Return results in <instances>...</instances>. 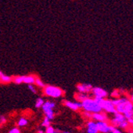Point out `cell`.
Listing matches in <instances>:
<instances>
[{
	"label": "cell",
	"instance_id": "cell-15",
	"mask_svg": "<svg viewBox=\"0 0 133 133\" xmlns=\"http://www.w3.org/2000/svg\"><path fill=\"white\" fill-rule=\"evenodd\" d=\"M55 107V104L54 102H50V101H46V102H44L43 105L42 106V109L43 108H53Z\"/></svg>",
	"mask_w": 133,
	"mask_h": 133
},
{
	"label": "cell",
	"instance_id": "cell-31",
	"mask_svg": "<svg viewBox=\"0 0 133 133\" xmlns=\"http://www.w3.org/2000/svg\"><path fill=\"white\" fill-rule=\"evenodd\" d=\"M129 132L130 133H133V130L132 129H129Z\"/></svg>",
	"mask_w": 133,
	"mask_h": 133
},
{
	"label": "cell",
	"instance_id": "cell-29",
	"mask_svg": "<svg viewBox=\"0 0 133 133\" xmlns=\"http://www.w3.org/2000/svg\"><path fill=\"white\" fill-rule=\"evenodd\" d=\"M112 132H113V133H124L123 131H121L119 129H118V128H116L114 129V131H113Z\"/></svg>",
	"mask_w": 133,
	"mask_h": 133
},
{
	"label": "cell",
	"instance_id": "cell-9",
	"mask_svg": "<svg viewBox=\"0 0 133 133\" xmlns=\"http://www.w3.org/2000/svg\"><path fill=\"white\" fill-rule=\"evenodd\" d=\"M92 119L96 120V121H106L108 119V116L104 113L101 112H96L92 114Z\"/></svg>",
	"mask_w": 133,
	"mask_h": 133
},
{
	"label": "cell",
	"instance_id": "cell-8",
	"mask_svg": "<svg viewBox=\"0 0 133 133\" xmlns=\"http://www.w3.org/2000/svg\"><path fill=\"white\" fill-rule=\"evenodd\" d=\"M77 89L80 92L86 93V92H89L92 90V86L89 84H77Z\"/></svg>",
	"mask_w": 133,
	"mask_h": 133
},
{
	"label": "cell",
	"instance_id": "cell-3",
	"mask_svg": "<svg viewBox=\"0 0 133 133\" xmlns=\"http://www.w3.org/2000/svg\"><path fill=\"white\" fill-rule=\"evenodd\" d=\"M114 116L111 119V124L113 125L115 128H119V129H128L129 124L125 116L119 112H116L113 114Z\"/></svg>",
	"mask_w": 133,
	"mask_h": 133
},
{
	"label": "cell",
	"instance_id": "cell-24",
	"mask_svg": "<svg viewBox=\"0 0 133 133\" xmlns=\"http://www.w3.org/2000/svg\"><path fill=\"white\" fill-rule=\"evenodd\" d=\"M54 131V128H52L51 126H49V127H47V128H46L45 133H53Z\"/></svg>",
	"mask_w": 133,
	"mask_h": 133
},
{
	"label": "cell",
	"instance_id": "cell-22",
	"mask_svg": "<svg viewBox=\"0 0 133 133\" xmlns=\"http://www.w3.org/2000/svg\"><path fill=\"white\" fill-rule=\"evenodd\" d=\"M111 96H112V97H114V98H117L118 96H119V91H118L117 89H116V90H114V91L112 92Z\"/></svg>",
	"mask_w": 133,
	"mask_h": 133
},
{
	"label": "cell",
	"instance_id": "cell-33",
	"mask_svg": "<svg viewBox=\"0 0 133 133\" xmlns=\"http://www.w3.org/2000/svg\"><path fill=\"white\" fill-rule=\"evenodd\" d=\"M2 74H2V72H1V71H0V77H1Z\"/></svg>",
	"mask_w": 133,
	"mask_h": 133
},
{
	"label": "cell",
	"instance_id": "cell-20",
	"mask_svg": "<svg viewBox=\"0 0 133 133\" xmlns=\"http://www.w3.org/2000/svg\"><path fill=\"white\" fill-rule=\"evenodd\" d=\"M43 104H44V101L42 98H38L37 101H36L35 106H36V108H40L43 105Z\"/></svg>",
	"mask_w": 133,
	"mask_h": 133
},
{
	"label": "cell",
	"instance_id": "cell-6",
	"mask_svg": "<svg viewBox=\"0 0 133 133\" xmlns=\"http://www.w3.org/2000/svg\"><path fill=\"white\" fill-rule=\"evenodd\" d=\"M96 127H97L98 132L101 133H108L113 131L116 128L113 125L108 124L106 121H97L96 123Z\"/></svg>",
	"mask_w": 133,
	"mask_h": 133
},
{
	"label": "cell",
	"instance_id": "cell-23",
	"mask_svg": "<svg viewBox=\"0 0 133 133\" xmlns=\"http://www.w3.org/2000/svg\"><path fill=\"white\" fill-rule=\"evenodd\" d=\"M127 120H128V122L129 125L133 126V111H132V112H131V117H130V118H128V119H127Z\"/></svg>",
	"mask_w": 133,
	"mask_h": 133
},
{
	"label": "cell",
	"instance_id": "cell-13",
	"mask_svg": "<svg viewBox=\"0 0 133 133\" xmlns=\"http://www.w3.org/2000/svg\"><path fill=\"white\" fill-rule=\"evenodd\" d=\"M43 111L45 114V117L49 119H52L54 118V112L52 108H43Z\"/></svg>",
	"mask_w": 133,
	"mask_h": 133
},
{
	"label": "cell",
	"instance_id": "cell-5",
	"mask_svg": "<svg viewBox=\"0 0 133 133\" xmlns=\"http://www.w3.org/2000/svg\"><path fill=\"white\" fill-rule=\"evenodd\" d=\"M100 105L102 108V110H104L106 112L110 113V114H115L116 112V108L113 105L112 102L111 100H107V99H103V101L101 102Z\"/></svg>",
	"mask_w": 133,
	"mask_h": 133
},
{
	"label": "cell",
	"instance_id": "cell-12",
	"mask_svg": "<svg viewBox=\"0 0 133 133\" xmlns=\"http://www.w3.org/2000/svg\"><path fill=\"white\" fill-rule=\"evenodd\" d=\"M35 77L34 76H23V83H26L28 84H34Z\"/></svg>",
	"mask_w": 133,
	"mask_h": 133
},
{
	"label": "cell",
	"instance_id": "cell-14",
	"mask_svg": "<svg viewBox=\"0 0 133 133\" xmlns=\"http://www.w3.org/2000/svg\"><path fill=\"white\" fill-rule=\"evenodd\" d=\"M11 81H12V78H11V77H10V76H7V75L2 74L1 77H0V81H2V82H3V83H4V84L10 83Z\"/></svg>",
	"mask_w": 133,
	"mask_h": 133
},
{
	"label": "cell",
	"instance_id": "cell-30",
	"mask_svg": "<svg viewBox=\"0 0 133 133\" xmlns=\"http://www.w3.org/2000/svg\"><path fill=\"white\" fill-rule=\"evenodd\" d=\"M130 101H131V102L133 104V92H132V94L131 95V96H130V99H129Z\"/></svg>",
	"mask_w": 133,
	"mask_h": 133
},
{
	"label": "cell",
	"instance_id": "cell-7",
	"mask_svg": "<svg viewBox=\"0 0 133 133\" xmlns=\"http://www.w3.org/2000/svg\"><path fill=\"white\" fill-rule=\"evenodd\" d=\"M92 93L94 96V97H99V98H104L105 99L107 96H108V92L99 87H95L92 89Z\"/></svg>",
	"mask_w": 133,
	"mask_h": 133
},
{
	"label": "cell",
	"instance_id": "cell-17",
	"mask_svg": "<svg viewBox=\"0 0 133 133\" xmlns=\"http://www.w3.org/2000/svg\"><path fill=\"white\" fill-rule=\"evenodd\" d=\"M15 84H21V83H23V76H18V77H15L12 79Z\"/></svg>",
	"mask_w": 133,
	"mask_h": 133
},
{
	"label": "cell",
	"instance_id": "cell-11",
	"mask_svg": "<svg viewBox=\"0 0 133 133\" xmlns=\"http://www.w3.org/2000/svg\"><path fill=\"white\" fill-rule=\"evenodd\" d=\"M87 128H88V133H98L97 127H96V123L94 121H89L87 124Z\"/></svg>",
	"mask_w": 133,
	"mask_h": 133
},
{
	"label": "cell",
	"instance_id": "cell-10",
	"mask_svg": "<svg viewBox=\"0 0 133 133\" xmlns=\"http://www.w3.org/2000/svg\"><path fill=\"white\" fill-rule=\"evenodd\" d=\"M65 105L69 108H71L72 110H78L79 108H82V104L80 102H70V101H65Z\"/></svg>",
	"mask_w": 133,
	"mask_h": 133
},
{
	"label": "cell",
	"instance_id": "cell-35",
	"mask_svg": "<svg viewBox=\"0 0 133 133\" xmlns=\"http://www.w3.org/2000/svg\"><path fill=\"white\" fill-rule=\"evenodd\" d=\"M62 133H69V132H62Z\"/></svg>",
	"mask_w": 133,
	"mask_h": 133
},
{
	"label": "cell",
	"instance_id": "cell-1",
	"mask_svg": "<svg viewBox=\"0 0 133 133\" xmlns=\"http://www.w3.org/2000/svg\"><path fill=\"white\" fill-rule=\"evenodd\" d=\"M111 101L116 108V112L121 113L124 115L125 113L131 112L133 111V104L127 97L115 98Z\"/></svg>",
	"mask_w": 133,
	"mask_h": 133
},
{
	"label": "cell",
	"instance_id": "cell-32",
	"mask_svg": "<svg viewBox=\"0 0 133 133\" xmlns=\"http://www.w3.org/2000/svg\"><path fill=\"white\" fill-rule=\"evenodd\" d=\"M38 133H44V132H43L42 130H40V131H38Z\"/></svg>",
	"mask_w": 133,
	"mask_h": 133
},
{
	"label": "cell",
	"instance_id": "cell-18",
	"mask_svg": "<svg viewBox=\"0 0 133 133\" xmlns=\"http://www.w3.org/2000/svg\"><path fill=\"white\" fill-rule=\"evenodd\" d=\"M27 123H28L27 119H24V118H21V119L18 120V125L19 127H23V126L26 125V124H27Z\"/></svg>",
	"mask_w": 133,
	"mask_h": 133
},
{
	"label": "cell",
	"instance_id": "cell-25",
	"mask_svg": "<svg viewBox=\"0 0 133 133\" xmlns=\"http://www.w3.org/2000/svg\"><path fill=\"white\" fill-rule=\"evenodd\" d=\"M9 133H20V131H19V129H18V128H13V129H11L10 131H9Z\"/></svg>",
	"mask_w": 133,
	"mask_h": 133
},
{
	"label": "cell",
	"instance_id": "cell-27",
	"mask_svg": "<svg viewBox=\"0 0 133 133\" xmlns=\"http://www.w3.org/2000/svg\"><path fill=\"white\" fill-rule=\"evenodd\" d=\"M28 88L30 89V90L31 92H33L34 93H36V90H35L34 87L32 85V84H29V85H28Z\"/></svg>",
	"mask_w": 133,
	"mask_h": 133
},
{
	"label": "cell",
	"instance_id": "cell-4",
	"mask_svg": "<svg viewBox=\"0 0 133 133\" xmlns=\"http://www.w3.org/2000/svg\"><path fill=\"white\" fill-rule=\"evenodd\" d=\"M44 94L48 96H51V97H60L63 95V91L56 86H52V85H47L44 87Z\"/></svg>",
	"mask_w": 133,
	"mask_h": 133
},
{
	"label": "cell",
	"instance_id": "cell-34",
	"mask_svg": "<svg viewBox=\"0 0 133 133\" xmlns=\"http://www.w3.org/2000/svg\"><path fill=\"white\" fill-rule=\"evenodd\" d=\"M53 133H59V132H58V131H54Z\"/></svg>",
	"mask_w": 133,
	"mask_h": 133
},
{
	"label": "cell",
	"instance_id": "cell-19",
	"mask_svg": "<svg viewBox=\"0 0 133 133\" xmlns=\"http://www.w3.org/2000/svg\"><path fill=\"white\" fill-rule=\"evenodd\" d=\"M34 84H36V85L38 86V87H41V88H44L45 87V84L39 78H35Z\"/></svg>",
	"mask_w": 133,
	"mask_h": 133
},
{
	"label": "cell",
	"instance_id": "cell-21",
	"mask_svg": "<svg viewBox=\"0 0 133 133\" xmlns=\"http://www.w3.org/2000/svg\"><path fill=\"white\" fill-rule=\"evenodd\" d=\"M42 126H44V127H45V128H47V127L50 126V119H48L47 117H45V118L44 119V120H43V122H42Z\"/></svg>",
	"mask_w": 133,
	"mask_h": 133
},
{
	"label": "cell",
	"instance_id": "cell-16",
	"mask_svg": "<svg viewBox=\"0 0 133 133\" xmlns=\"http://www.w3.org/2000/svg\"><path fill=\"white\" fill-rule=\"evenodd\" d=\"M76 99L78 101H80V102H82L84 99H86L88 96L84 94V93H82V92H80V93H78V94H77L76 95Z\"/></svg>",
	"mask_w": 133,
	"mask_h": 133
},
{
	"label": "cell",
	"instance_id": "cell-2",
	"mask_svg": "<svg viewBox=\"0 0 133 133\" xmlns=\"http://www.w3.org/2000/svg\"><path fill=\"white\" fill-rule=\"evenodd\" d=\"M81 104H82V108H84V110L86 112H89L90 113H96V112H102L101 106L94 99L87 97L86 99H84L81 102Z\"/></svg>",
	"mask_w": 133,
	"mask_h": 133
},
{
	"label": "cell",
	"instance_id": "cell-28",
	"mask_svg": "<svg viewBox=\"0 0 133 133\" xmlns=\"http://www.w3.org/2000/svg\"><path fill=\"white\" fill-rule=\"evenodd\" d=\"M84 116H86V117H88V118H92V114H91L90 112H89L84 111Z\"/></svg>",
	"mask_w": 133,
	"mask_h": 133
},
{
	"label": "cell",
	"instance_id": "cell-26",
	"mask_svg": "<svg viewBox=\"0 0 133 133\" xmlns=\"http://www.w3.org/2000/svg\"><path fill=\"white\" fill-rule=\"evenodd\" d=\"M6 122V118L3 116H0V124H3Z\"/></svg>",
	"mask_w": 133,
	"mask_h": 133
}]
</instances>
